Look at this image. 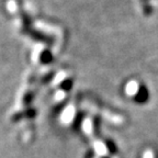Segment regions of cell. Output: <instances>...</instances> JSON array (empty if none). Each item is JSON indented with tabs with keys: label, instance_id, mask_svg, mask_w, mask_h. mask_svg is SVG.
<instances>
[{
	"label": "cell",
	"instance_id": "8992f818",
	"mask_svg": "<svg viewBox=\"0 0 158 158\" xmlns=\"http://www.w3.org/2000/svg\"><path fill=\"white\" fill-rule=\"evenodd\" d=\"M84 113H78L76 115V118H75V120H74V124H73V126H74V128H79L80 127V125H81V122H82V120H84Z\"/></svg>",
	"mask_w": 158,
	"mask_h": 158
},
{
	"label": "cell",
	"instance_id": "6da1fadb",
	"mask_svg": "<svg viewBox=\"0 0 158 158\" xmlns=\"http://www.w3.org/2000/svg\"><path fill=\"white\" fill-rule=\"evenodd\" d=\"M149 98H151V92H149L148 88L146 87V85H138L137 90H136L135 94L133 97V101L137 104H145L148 102Z\"/></svg>",
	"mask_w": 158,
	"mask_h": 158
},
{
	"label": "cell",
	"instance_id": "3957f363",
	"mask_svg": "<svg viewBox=\"0 0 158 158\" xmlns=\"http://www.w3.org/2000/svg\"><path fill=\"white\" fill-rule=\"evenodd\" d=\"M100 126H101V118L100 116H94L92 121V127H94V134L96 136L100 135Z\"/></svg>",
	"mask_w": 158,
	"mask_h": 158
},
{
	"label": "cell",
	"instance_id": "52a82bcc",
	"mask_svg": "<svg viewBox=\"0 0 158 158\" xmlns=\"http://www.w3.org/2000/svg\"><path fill=\"white\" fill-rule=\"evenodd\" d=\"M143 8H144V13H145L146 15H149L152 12H153V8H152V6L149 5V2H148V3H144Z\"/></svg>",
	"mask_w": 158,
	"mask_h": 158
},
{
	"label": "cell",
	"instance_id": "5b68a950",
	"mask_svg": "<svg viewBox=\"0 0 158 158\" xmlns=\"http://www.w3.org/2000/svg\"><path fill=\"white\" fill-rule=\"evenodd\" d=\"M73 88V80L72 79H66L64 81L60 84V89L65 90V91H69V90H72Z\"/></svg>",
	"mask_w": 158,
	"mask_h": 158
},
{
	"label": "cell",
	"instance_id": "ba28073f",
	"mask_svg": "<svg viewBox=\"0 0 158 158\" xmlns=\"http://www.w3.org/2000/svg\"><path fill=\"white\" fill-rule=\"evenodd\" d=\"M101 158H110V157H109V156H102Z\"/></svg>",
	"mask_w": 158,
	"mask_h": 158
},
{
	"label": "cell",
	"instance_id": "277c9868",
	"mask_svg": "<svg viewBox=\"0 0 158 158\" xmlns=\"http://www.w3.org/2000/svg\"><path fill=\"white\" fill-rule=\"evenodd\" d=\"M53 60V55L49 51H44L42 53V56H41V62L44 63V64H48Z\"/></svg>",
	"mask_w": 158,
	"mask_h": 158
},
{
	"label": "cell",
	"instance_id": "7a4b0ae2",
	"mask_svg": "<svg viewBox=\"0 0 158 158\" xmlns=\"http://www.w3.org/2000/svg\"><path fill=\"white\" fill-rule=\"evenodd\" d=\"M104 145H106V149H108L110 155H116V154H118V145H116V143L113 139H111V138H106V139H104Z\"/></svg>",
	"mask_w": 158,
	"mask_h": 158
}]
</instances>
